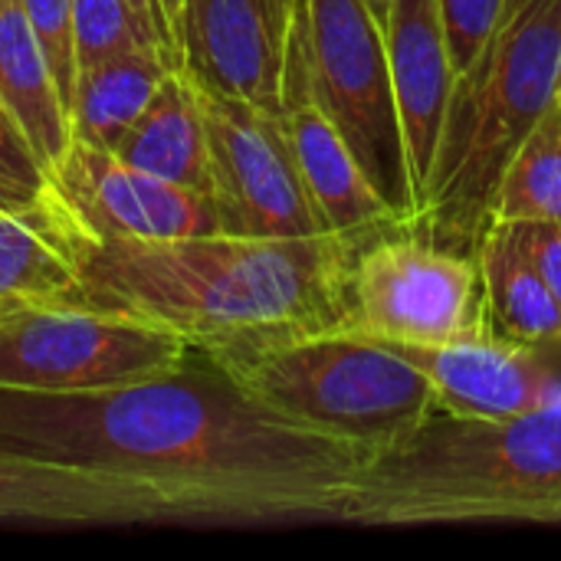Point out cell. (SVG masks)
Listing matches in <instances>:
<instances>
[{"mask_svg":"<svg viewBox=\"0 0 561 561\" xmlns=\"http://www.w3.org/2000/svg\"><path fill=\"white\" fill-rule=\"evenodd\" d=\"M493 220H561V92L506 164Z\"/></svg>","mask_w":561,"mask_h":561,"instance_id":"21","label":"cell"},{"mask_svg":"<svg viewBox=\"0 0 561 561\" xmlns=\"http://www.w3.org/2000/svg\"><path fill=\"white\" fill-rule=\"evenodd\" d=\"M0 102L49 171L66 154L72 125L23 0H0Z\"/></svg>","mask_w":561,"mask_h":561,"instance_id":"18","label":"cell"},{"mask_svg":"<svg viewBox=\"0 0 561 561\" xmlns=\"http://www.w3.org/2000/svg\"><path fill=\"white\" fill-rule=\"evenodd\" d=\"M312 89L371 187L411 230L417 220L385 26L365 0L299 3Z\"/></svg>","mask_w":561,"mask_h":561,"instance_id":"6","label":"cell"},{"mask_svg":"<svg viewBox=\"0 0 561 561\" xmlns=\"http://www.w3.org/2000/svg\"><path fill=\"white\" fill-rule=\"evenodd\" d=\"M473 256L483 279L486 325L513 342L561 348V302L523 256L510 227L493 220Z\"/></svg>","mask_w":561,"mask_h":561,"instance_id":"20","label":"cell"},{"mask_svg":"<svg viewBox=\"0 0 561 561\" xmlns=\"http://www.w3.org/2000/svg\"><path fill=\"white\" fill-rule=\"evenodd\" d=\"M368 3V10L378 16V23L385 26V20H388V10H391V0H365Z\"/></svg>","mask_w":561,"mask_h":561,"instance_id":"31","label":"cell"},{"mask_svg":"<svg viewBox=\"0 0 561 561\" xmlns=\"http://www.w3.org/2000/svg\"><path fill=\"white\" fill-rule=\"evenodd\" d=\"M385 43L398 115L408 145L411 184L417 217L427 201L431 168L437 158L440 131L447 122L457 69L437 16V0H391L385 20ZM417 224V220H414Z\"/></svg>","mask_w":561,"mask_h":561,"instance_id":"14","label":"cell"},{"mask_svg":"<svg viewBox=\"0 0 561 561\" xmlns=\"http://www.w3.org/2000/svg\"><path fill=\"white\" fill-rule=\"evenodd\" d=\"M0 519L99 526L161 523L178 519V513L145 483L0 450Z\"/></svg>","mask_w":561,"mask_h":561,"instance_id":"15","label":"cell"},{"mask_svg":"<svg viewBox=\"0 0 561 561\" xmlns=\"http://www.w3.org/2000/svg\"><path fill=\"white\" fill-rule=\"evenodd\" d=\"M391 345L427 375L440 411L457 417H519L561 394V371L549 358L556 348L503 339L490 325L444 345Z\"/></svg>","mask_w":561,"mask_h":561,"instance_id":"12","label":"cell"},{"mask_svg":"<svg viewBox=\"0 0 561 561\" xmlns=\"http://www.w3.org/2000/svg\"><path fill=\"white\" fill-rule=\"evenodd\" d=\"M115 154L161 181L210 194L207 128L197 85L184 69H171L154 89L145 112L118 141Z\"/></svg>","mask_w":561,"mask_h":561,"instance_id":"17","label":"cell"},{"mask_svg":"<svg viewBox=\"0 0 561 561\" xmlns=\"http://www.w3.org/2000/svg\"><path fill=\"white\" fill-rule=\"evenodd\" d=\"M513 0H437V16L457 76L467 72L500 30Z\"/></svg>","mask_w":561,"mask_h":561,"instance_id":"23","label":"cell"},{"mask_svg":"<svg viewBox=\"0 0 561 561\" xmlns=\"http://www.w3.org/2000/svg\"><path fill=\"white\" fill-rule=\"evenodd\" d=\"M276 414L375 457L440 404L427 375L391 342L329 329L224 362Z\"/></svg>","mask_w":561,"mask_h":561,"instance_id":"5","label":"cell"},{"mask_svg":"<svg viewBox=\"0 0 561 561\" xmlns=\"http://www.w3.org/2000/svg\"><path fill=\"white\" fill-rule=\"evenodd\" d=\"M128 7L135 10V16L141 20V26L151 33V39L161 46V53H164L174 66H181L178 39H174V30H171V23H168V13H164L161 0H128Z\"/></svg>","mask_w":561,"mask_h":561,"instance_id":"27","label":"cell"},{"mask_svg":"<svg viewBox=\"0 0 561 561\" xmlns=\"http://www.w3.org/2000/svg\"><path fill=\"white\" fill-rule=\"evenodd\" d=\"M194 85L207 128L210 197L220 230L233 237H325L329 227L306 187L283 112Z\"/></svg>","mask_w":561,"mask_h":561,"instance_id":"9","label":"cell"},{"mask_svg":"<svg viewBox=\"0 0 561 561\" xmlns=\"http://www.w3.org/2000/svg\"><path fill=\"white\" fill-rule=\"evenodd\" d=\"M187 348L164 325L85 302L0 309V388L43 394L115 388L178 365Z\"/></svg>","mask_w":561,"mask_h":561,"instance_id":"7","label":"cell"},{"mask_svg":"<svg viewBox=\"0 0 561 561\" xmlns=\"http://www.w3.org/2000/svg\"><path fill=\"white\" fill-rule=\"evenodd\" d=\"M345 329L398 345H444L486 329L477 256L414 230L368 240L352 253Z\"/></svg>","mask_w":561,"mask_h":561,"instance_id":"8","label":"cell"},{"mask_svg":"<svg viewBox=\"0 0 561 561\" xmlns=\"http://www.w3.org/2000/svg\"><path fill=\"white\" fill-rule=\"evenodd\" d=\"M49 187L92 240H181L224 233L210 194L161 181L115 151L69 141Z\"/></svg>","mask_w":561,"mask_h":561,"instance_id":"10","label":"cell"},{"mask_svg":"<svg viewBox=\"0 0 561 561\" xmlns=\"http://www.w3.org/2000/svg\"><path fill=\"white\" fill-rule=\"evenodd\" d=\"M299 3H302V0H270V7H273V16H276V23L283 26V33L289 30V23H293V13L299 10Z\"/></svg>","mask_w":561,"mask_h":561,"instance_id":"29","label":"cell"},{"mask_svg":"<svg viewBox=\"0 0 561 561\" xmlns=\"http://www.w3.org/2000/svg\"><path fill=\"white\" fill-rule=\"evenodd\" d=\"M181 3H184V0H161V7H164V13H168V23H171V30H174V39H178V30H181ZM178 53H181V46H178Z\"/></svg>","mask_w":561,"mask_h":561,"instance_id":"30","label":"cell"},{"mask_svg":"<svg viewBox=\"0 0 561 561\" xmlns=\"http://www.w3.org/2000/svg\"><path fill=\"white\" fill-rule=\"evenodd\" d=\"M171 69L181 66L154 46H135L79 69L69 102L72 141L115 151Z\"/></svg>","mask_w":561,"mask_h":561,"instance_id":"19","label":"cell"},{"mask_svg":"<svg viewBox=\"0 0 561 561\" xmlns=\"http://www.w3.org/2000/svg\"><path fill=\"white\" fill-rule=\"evenodd\" d=\"M89 233L46 184L30 204L0 214V309L72 299Z\"/></svg>","mask_w":561,"mask_h":561,"instance_id":"16","label":"cell"},{"mask_svg":"<svg viewBox=\"0 0 561 561\" xmlns=\"http://www.w3.org/2000/svg\"><path fill=\"white\" fill-rule=\"evenodd\" d=\"M352 247L325 237L85 240L69 302L178 332L220 362L345 329Z\"/></svg>","mask_w":561,"mask_h":561,"instance_id":"2","label":"cell"},{"mask_svg":"<svg viewBox=\"0 0 561 561\" xmlns=\"http://www.w3.org/2000/svg\"><path fill=\"white\" fill-rule=\"evenodd\" d=\"M561 92V0H513L500 30L457 76L427 201L411 227L473 256L493 224L506 164Z\"/></svg>","mask_w":561,"mask_h":561,"instance_id":"4","label":"cell"},{"mask_svg":"<svg viewBox=\"0 0 561 561\" xmlns=\"http://www.w3.org/2000/svg\"><path fill=\"white\" fill-rule=\"evenodd\" d=\"M283 122L306 178V187L316 201V210L329 233L345 240L352 250L365 247L368 240L394 230H408L394 210L381 201L371 187L368 174L362 171L358 158L345 145L335 122L316 99L309 53L302 36L299 10L286 30V53H283Z\"/></svg>","mask_w":561,"mask_h":561,"instance_id":"11","label":"cell"},{"mask_svg":"<svg viewBox=\"0 0 561 561\" xmlns=\"http://www.w3.org/2000/svg\"><path fill=\"white\" fill-rule=\"evenodd\" d=\"M72 46L76 72L135 46L161 49L141 26L128 0H72Z\"/></svg>","mask_w":561,"mask_h":561,"instance_id":"22","label":"cell"},{"mask_svg":"<svg viewBox=\"0 0 561 561\" xmlns=\"http://www.w3.org/2000/svg\"><path fill=\"white\" fill-rule=\"evenodd\" d=\"M506 227L523 256L533 263V270L546 279V286L561 302V220H513Z\"/></svg>","mask_w":561,"mask_h":561,"instance_id":"25","label":"cell"},{"mask_svg":"<svg viewBox=\"0 0 561 561\" xmlns=\"http://www.w3.org/2000/svg\"><path fill=\"white\" fill-rule=\"evenodd\" d=\"M33 33L49 59L62 102L69 108L76 89V46H72V0H23Z\"/></svg>","mask_w":561,"mask_h":561,"instance_id":"24","label":"cell"},{"mask_svg":"<svg viewBox=\"0 0 561 561\" xmlns=\"http://www.w3.org/2000/svg\"><path fill=\"white\" fill-rule=\"evenodd\" d=\"M342 523H561V394L503 421L437 408L365 460Z\"/></svg>","mask_w":561,"mask_h":561,"instance_id":"3","label":"cell"},{"mask_svg":"<svg viewBox=\"0 0 561 561\" xmlns=\"http://www.w3.org/2000/svg\"><path fill=\"white\" fill-rule=\"evenodd\" d=\"M178 46L194 82L283 112L286 33L270 0H184Z\"/></svg>","mask_w":561,"mask_h":561,"instance_id":"13","label":"cell"},{"mask_svg":"<svg viewBox=\"0 0 561 561\" xmlns=\"http://www.w3.org/2000/svg\"><path fill=\"white\" fill-rule=\"evenodd\" d=\"M36 194H39V191H33V187H26V184H20V181H13V178H3V174H0V214L30 204Z\"/></svg>","mask_w":561,"mask_h":561,"instance_id":"28","label":"cell"},{"mask_svg":"<svg viewBox=\"0 0 561 561\" xmlns=\"http://www.w3.org/2000/svg\"><path fill=\"white\" fill-rule=\"evenodd\" d=\"M0 174L33 187V191H43L49 184L46 164L39 161L36 148L30 145V138L23 135L16 118L3 108V102H0Z\"/></svg>","mask_w":561,"mask_h":561,"instance_id":"26","label":"cell"},{"mask_svg":"<svg viewBox=\"0 0 561 561\" xmlns=\"http://www.w3.org/2000/svg\"><path fill=\"white\" fill-rule=\"evenodd\" d=\"M0 450L145 483L178 519H342L368 460L276 414L194 345L115 388H0Z\"/></svg>","mask_w":561,"mask_h":561,"instance_id":"1","label":"cell"}]
</instances>
